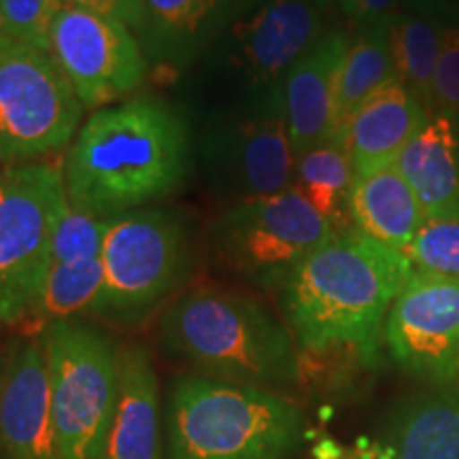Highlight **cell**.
Listing matches in <instances>:
<instances>
[{"mask_svg": "<svg viewBox=\"0 0 459 459\" xmlns=\"http://www.w3.org/2000/svg\"><path fill=\"white\" fill-rule=\"evenodd\" d=\"M189 136L169 105L134 99L99 108L74 134L65 160L68 203L115 217L170 196L186 181Z\"/></svg>", "mask_w": 459, "mask_h": 459, "instance_id": "cell-1", "label": "cell"}, {"mask_svg": "<svg viewBox=\"0 0 459 459\" xmlns=\"http://www.w3.org/2000/svg\"><path fill=\"white\" fill-rule=\"evenodd\" d=\"M412 271L402 251L359 232H338L283 285L285 315L300 347H353L375 358L383 321Z\"/></svg>", "mask_w": 459, "mask_h": 459, "instance_id": "cell-2", "label": "cell"}, {"mask_svg": "<svg viewBox=\"0 0 459 459\" xmlns=\"http://www.w3.org/2000/svg\"><path fill=\"white\" fill-rule=\"evenodd\" d=\"M160 336L170 351L217 381L266 389L300 378V353L290 330L237 291H187L166 311Z\"/></svg>", "mask_w": 459, "mask_h": 459, "instance_id": "cell-3", "label": "cell"}, {"mask_svg": "<svg viewBox=\"0 0 459 459\" xmlns=\"http://www.w3.org/2000/svg\"><path fill=\"white\" fill-rule=\"evenodd\" d=\"M304 434L302 411L271 389L211 377L172 385L169 459H291Z\"/></svg>", "mask_w": 459, "mask_h": 459, "instance_id": "cell-4", "label": "cell"}, {"mask_svg": "<svg viewBox=\"0 0 459 459\" xmlns=\"http://www.w3.org/2000/svg\"><path fill=\"white\" fill-rule=\"evenodd\" d=\"M51 421L62 459H107L119 398V349L83 321L45 330Z\"/></svg>", "mask_w": 459, "mask_h": 459, "instance_id": "cell-5", "label": "cell"}, {"mask_svg": "<svg viewBox=\"0 0 459 459\" xmlns=\"http://www.w3.org/2000/svg\"><path fill=\"white\" fill-rule=\"evenodd\" d=\"M334 237L332 223L291 186L223 211L211 230V249L251 283L283 287L304 257Z\"/></svg>", "mask_w": 459, "mask_h": 459, "instance_id": "cell-6", "label": "cell"}, {"mask_svg": "<svg viewBox=\"0 0 459 459\" xmlns=\"http://www.w3.org/2000/svg\"><path fill=\"white\" fill-rule=\"evenodd\" d=\"M83 105L51 51L0 37V160L60 152L77 134Z\"/></svg>", "mask_w": 459, "mask_h": 459, "instance_id": "cell-7", "label": "cell"}, {"mask_svg": "<svg viewBox=\"0 0 459 459\" xmlns=\"http://www.w3.org/2000/svg\"><path fill=\"white\" fill-rule=\"evenodd\" d=\"M187 257V230L175 211L115 217L102 247L105 283L94 315L124 324L145 317L181 283Z\"/></svg>", "mask_w": 459, "mask_h": 459, "instance_id": "cell-8", "label": "cell"}, {"mask_svg": "<svg viewBox=\"0 0 459 459\" xmlns=\"http://www.w3.org/2000/svg\"><path fill=\"white\" fill-rule=\"evenodd\" d=\"M65 175L17 164L0 179V290L26 315L51 266V238L68 209Z\"/></svg>", "mask_w": 459, "mask_h": 459, "instance_id": "cell-9", "label": "cell"}, {"mask_svg": "<svg viewBox=\"0 0 459 459\" xmlns=\"http://www.w3.org/2000/svg\"><path fill=\"white\" fill-rule=\"evenodd\" d=\"M49 51L83 108L99 111L145 83L149 60L122 22L65 4L54 22Z\"/></svg>", "mask_w": 459, "mask_h": 459, "instance_id": "cell-10", "label": "cell"}, {"mask_svg": "<svg viewBox=\"0 0 459 459\" xmlns=\"http://www.w3.org/2000/svg\"><path fill=\"white\" fill-rule=\"evenodd\" d=\"M204 164L217 192L234 203L274 196L294 186L296 156L287 130L283 88L255 113L217 128L204 143Z\"/></svg>", "mask_w": 459, "mask_h": 459, "instance_id": "cell-11", "label": "cell"}, {"mask_svg": "<svg viewBox=\"0 0 459 459\" xmlns=\"http://www.w3.org/2000/svg\"><path fill=\"white\" fill-rule=\"evenodd\" d=\"M395 364L429 385L459 378V281L412 271L385 319Z\"/></svg>", "mask_w": 459, "mask_h": 459, "instance_id": "cell-12", "label": "cell"}, {"mask_svg": "<svg viewBox=\"0 0 459 459\" xmlns=\"http://www.w3.org/2000/svg\"><path fill=\"white\" fill-rule=\"evenodd\" d=\"M228 34L230 60L251 88L266 94L324 37V20L311 0H266L240 17Z\"/></svg>", "mask_w": 459, "mask_h": 459, "instance_id": "cell-13", "label": "cell"}, {"mask_svg": "<svg viewBox=\"0 0 459 459\" xmlns=\"http://www.w3.org/2000/svg\"><path fill=\"white\" fill-rule=\"evenodd\" d=\"M0 459H62L45 344L20 342L0 375Z\"/></svg>", "mask_w": 459, "mask_h": 459, "instance_id": "cell-14", "label": "cell"}, {"mask_svg": "<svg viewBox=\"0 0 459 459\" xmlns=\"http://www.w3.org/2000/svg\"><path fill=\"white\" fill-rule=\"evenodd\" d=\"M254 4L255 0H141L134 37L149 62L183 71Z\"/></svg>", "mask_w": 459, "mask_h": 459, "instance_id": "cell-15", "label": "cell"}, {"mask_svg": "<svg viewBox=\"0 0 459 459\" xmlns=\"http://www.w3.org/2000/svg\"><path fill=\"white\" fill-rule=\"evenodd\" d=\"M349 43L342 32L324 34L285 74L283 107L296 160L334 141L336 82Z\"/></svg>", "mask_w": 459, "mask_h": 459, "instance_id": "cell-16", "label": "cell"}, {"mask_svg": "<svg viewBox=\"0 0 459 459\" xmlns=\"http://www.w3.org/2000/svg\"><path fill=\"white\" fill-rule=\"evenodd\" d=\"M429 115L426 105L398 79L383 83L353 113L338 141L347 149L355 177L398 162Z\"/></svg>", "mask_w": 459, "mask_h": 459, "instance_id": "cell-17", "label": "cell"}, {"mask_svg": "<svg viewBox=\"0 0 459 459\" xmlns=\"http://www.w3.org/2000/svg\"><path fill=\"white\" fill-rule=\"evenodd\" d=\"M107 459H162L160 383L152 355L141 344L119 353V398Z\"/></svg>", "mask_w": 459, "mask_h": 459, "instance_id": "cell-18", "label": "cell"}, {"mask_svg": "<svg viewBox=\"0 0 459 459\" xmlns=\"http://www.w3.org/2000/svg\"><path fill=\"white\" fill-rule=\"evenodd\" d=\"M383 443L394 459H459V378L395 406Z\"/></svg>", "mask_w": 459, "mask_h": 459, "instance_id": "cell-19", "label": "cell"}, {"mask_svg": "<svg viewBox=\"0 0 459 459\" xmlns=\"http://www.w3.org/2000/svg\"><path fill=\"white\" fill-rule=\"evenodd\" d=\"M426 217L459 213V124L432 113L398 158Z\"/></svg>", "mask_w": 459, "mask_h": 459, "instance_id": "cell-20", "label": "cell"}, {"mask_svg": "<svg viewBox=\"0 0 459 459\" xmlns=\"http://www.w3.org/2000/svg\"><path fill=\"white\" fill-rule=\"evenodd\" d=\"M349 217L359 234L404 254L426 221V211L398 164L355 177L349 194Z\"/></svg>", "mask_w": 459, "mask_h": 459, "instance_id": "cell-21", "label": "cell"}, {"mask_svg": "<svg viewBox=\"0 0 459 459\" xmlns=\"http://www.w3.org/2000/svg\"><path fill=\"white\" fill-rule=\"evenodd\" d=\"M392 17L375 26L361 28L358 37L349 43L342 57L336 82L334 99V141H341L344 126L353 113L370 99L383 83L394 77L392 37H389Z\"/></svg>", "mask_w": 459, "mask_h": 459, "instance_id": "cell-22", "label": "cell"}, {"mask_svg": "<svg viewBox=\"0 0 459 459\" xmlns=\"http://www.w3.org/2000/svg\"><path fill=\"white\" fill-rule=\"evenodd\" d=\"M445 26L428 13H394L392 37L394 77L406 85L432 113L434 74L438 65Z\"/></svg>", "mask_w": 459, "mask_h": 459, "instance_id": "cell-23", "label": "cell"}, {"mask_svg": "<svg viewBox=\"0 0 459 459\" xmlns=\"http://www.w3.org/2000/svg\"><path fill=\"white\" fill-rule=\"evenodd\" d=\"M294 186L321 215L336 230L344 226L349 217V194H351L355 170L347 149L341 143L330 141L313 147L296 160Z\"/></svg>", "mask_w": 459, "mask_h": 459, "instance_id": "cell-24", "label": "cell"}, {"mask_svg": "<svg viewBox=\"0 0 459 459\" xmlns=\"http://www.w3.org/2000/svg\"><path fill=\"white\" fill-rule=\"evenodd\" d=\"M105 271L102 260L74 264H51L39 290L30 315L41 324L71 321L83 313H96Z\"/></svg>", "mask_w": 459, "mask_h": 459, "instance_id": "cell-25", "label": "cell"}, {"mask_svg": "<svg viewBox=\"0 0 459 459\" xmlns=\"http://www.w3.org/2000/svg\"><path fill=\"white\" fill-rule=\"evenodd\" d=\"M404 255L415 271L459 281V213L426 217Z\"/></svg>", "mask_w": 459, "mask_h": 459, "instance_id": "cell-26", "label": "cell"}, {"mask_svg": "<svg viewBox=\"0 0 459 459\" xmlns=\"http://www.w3.org/2000/svg\"><path fill=\"white\" fill-rule=\"evenodd\" d=\"M111 223L113 220L68 204L51 238V264L99 260Z\"/></svg>", "mask_w": 459, "mask_h": 459, "instance_id": "cell-27", "label": "cell"}, {"mask_svg": "<svg viewBox=\"0 0 459 459\" xmlns=\"http://www.w3.org/2000/svg\"><path fill=\"white\" fill-rule=\"evenodd\" d=\"M65 4V0H0L3 34L49 51L51 28Z\"/></svg>", "mask_w": 459, "mask_h": 459, "instance_id": "cell-28", "label": "cell"}, {"mask_svg": "<svg viewBox=\"0 0 459 459\" xmlns=\"http://www.w3.org/2000/svg\"><path fill=\"white\" fill-rule=\"evenodd\" d=\"M434 107L436 113L449 115L459 124V22L446 24L443 30L434 74Z\"/></svg>", "mask_w": 459, "mask_h": 459, "instance_id": "cell-29", "label": "cell"}, {"mask_svg": "<svg viewBox=\"0 0 459 459\" xmlns=\"http://www.w3.org/2000/svg\"><path fill=\"white\" fill-rule=\"evenodd\" d=\"M66 3L91 11V13L122 22V24L130 26L132 30H136V26H139L141 0H66Z\"/></svg>", "mask_w": 459, "mask_h": 459, "instance_id": "cell-30", "label": "cell"}, {"mask_svg": "<svg viewBox=\"0 0 459 459\" xmlns=\"http://www.w3.org/2000/svg\"><path fill=\"white\" fill-rule=\"evenodd\" d=\"M342 13L359 28L375 26L392 17L395 0H338Z\"/></svg>", "mask_w": 459, "mask_h": 459, "instance_id": "cell-31", "label": "cell"}, {"mask_svg": "<svg viewBox=\"0 0 459 459\" xmlns=\"http://www.w3.org/2000/svg\"><path fill=\"white\" fill-rule=\"evenodd\" d=\"M409 3L415 13H428V15H436L440 11H457L459 0H404Z\"/></svg>", "mask_w": 459, "mask_h": 459, "instance_id": "cell-32", "label": "cell"}, {"mask_svg": "<svg viewBox=\"0 0 459 459\" xmlns=\"http://www.w3.org/2000/svg\"><path fill=\"white\" fill-rule=\"evenodd\" d=\"M26 313L22 311L3 290H0V321H3V324H15V321H22Z\"/></svg>", "mask_w": 459, "mask_h": 459, "instance_id": "cell-33", "label": "cell"}, {"mask_svg": "<svg viewBox=\"0 0 459 459\" xmlns=\"http://www.w3.org/2000/svg\"><path fill=\"white\" fill-rule=\"evenodd\" d=\"M315 7H328V4L334 3V0H311Z\"/></svg>", "mask_w": 459, "mask_h": 459, "instance_id": "cell-34", "label": "cell"}, {"mask_svg": "<svg viewBox=\"0 0 459 459\" xmlns=\"http://www.w3.org/2000/svg\"><path fill=\"white\" fill-rule=\"evenodd\" d=\"M0 37H3V13H0Z\"/></svg>", "mask_w": 459, "mask_h": 459, "instance_id": "cell-35", "label": "cell"}, {"mask_svg": "<svg viewBox=\"0 0 459 459\" xmlns=\"http://www.w3.org/2000/svg\"><path fill=\"white\" fill-rule=\"evenodd\" d=\"M0 179H3V172H0Z\"/></svg>", "mask_w": 459, "mask_h": 459, "instance_id": "cell-36", "label": "cell"}, {"mask_svg": "<svg viewBox=\"0 0 459 459\" xmlns=\"http://www.w3.org/2000/svg\"><path fill=\"white\" fill-rule=\"evenodd\" d=\"M0 375H3V368H0Z\"/></svg>", "mask_w": 459, "mask_h": 459, "instance_id": "cell-37", "label": "cell"}]
</instances>
